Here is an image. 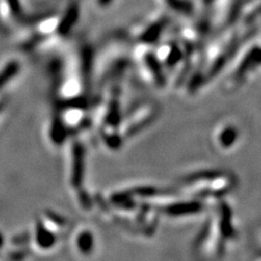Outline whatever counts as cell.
I'll return each instance as SVG.
<instances>
[{
  "mask_svg": "<svg viewBox=\"0 0 261 261\" xmlns=\"http://www.w3.org/2000/svg\"><path fill=\"white\" fill-rule=\"evenodd\" d=\"M193 244L194 255L202 260L223 258L239 236L235 215L225 199L212 202Z\"/></svg>",
  "mask_w": 261,
  "mask_h": 261,
  "instance_id": "obj_1",
  "label": "cell"
},
{
  "mask_svg": "<svg viewBox=\"0 0 261 261\" xmlns=\"http://www.w3.org/2000/svg\"><path fill=\"white\" fill-rule=\"evenodd\" d=\"M239 185V178L225 169H202L179 177L174 191L186 197L212 203L225 199Z\"/></svg>",
  "mask_w": 261,
  "mask_h": 261,
  "instance_id": "obj_2",
  "label": "cell"
},
{
  "mask_svg": "<svg viewBox=\"0 0 261 261\" xmlns=\"http://www.w3.org/2000/svg\"><path fill=\"white\" fill-rule=\"evenodd\" d=\"M261 71V44L252 43L236 47L223 70V87L235 92Z\"/></svg>",
  "mask_w": 261,
  "mask_h": 261,
  "instance_id": "obj_3",
  "label": "cell"
},
{
  "mask_svg": "<svg viewBox=\"0 0 261 261\" xmlns=\"http://www.w3.org/2000/svg\"><path fill=\"white\" fill-rule=\"evenodd\" d=\"M147 203L157 211L160 218L166 217V219L172 221H184L206 215L211 205L186 197L174 190L161 189L156 192Z\"/></svg>",
  "mask_w": 261,
  "mask_h": 261,
  "instance_id": "obj_4",
  "label": "cell"
},
{
  "mask_svg": "<svg viewBox=\"0 0 261 261\" xmlns=\"http://www.w3.org/2000/svg\"><path fill=\"white\" fill-rule=\"evenodd\" d=\"M141 63L146 75V80L150 85L157 89H162L168 86L166 72L160 64L156 53L147 49L142 55Z\"/></svg>",
  "mask_w": 261,
  "mask_h": 261,
  "instance_id": "obj_5",
  "label": "cell"
},
{
  "mask_svg": "<svg viewBox=\"0 0 261 261\" xmlns=\"http://www.w3.org/2000/svg\"><path fill=\"white\" fill-rule=\"evenodd\" d=\"M240 141V129L233 123L220 124L214 134V143L217 149L228 151L233 149Z\"/></svg>",
  "mask_w": 261,
  "mask_h": 261,
  "instance_id": "obj_6",
  "label": "cell"
},
{
  "mask_svg": "<svg viewBox=\"0 0 261 261\" xmlns=\"http://www.w3.org/2000/svg\"><path fill=\"white\" fill-rule=\"evenodd\" d=\"M85 151L83 146L80 143L73 145L72 149V171H71V182L72 185L80 187L84 177V163H85Z\"/></svg>",
  "mask_w": 261,
  "mask_h": 261,
  "instance_id": "obj_7",
  "label": "cell"
},
{
  "mask_svg": "<svg viewBox=\"0 0 261 261\" xmlns=\"http://www.w3.org/2000/svg\"><path fill=\"white\" fill-rule=\"evenodd\" d=\"M167 22L165 20H160L152 23L151 25L147 28L140 36L141 43L144 45H152L158 42L163 30L166 28Z\"/></svg>",
  "mask_w": 261,
  "mask_h": 261,
  "instance_id": "obj_8",
  "label": "cell"
},
{
  "mask_svg": "<svg viewBox=\"0 0 261 261\" xmlns=\"http://www.w3.org/2000/svg\"><path fill=\"white\" fill-rule=\"evenodd\" d=\"M79 18V7L73 4L71 5L67 12L64 13L62 20L60 21L59 25H58V32L61 35H67L68 33L72 30V28L74 27V24L76 23Z\"/></svg>",
  "mask_w": 261,
  "mask_h": 261,
  "instance_id": "obj_9",
  "label": "cell"
},
{
  "mask_svg": "<svg viewBox=\"0 0 261 261\" xmlns=\"http://www.w3.org/2000/svg\"><path fill=\"white\" fill-rule=\"evenodd\" d=\"M36 242L39 247L48 249L55 245L56 236L53 232L47 230L44 225L38 224L36 227Z\"/></svg>",
  "mask_w": 261,
  "mask_h": 261,
  "instance_id": "obj_10",
  "label": "cell"
},
{
  "mask_svg": "<svg viewBox=\"0 0 261 261\" xmlns=\"http://www.w3.org/2000/svg\"><path fill=\"white\" fill-rule=\"evenodd\" d=\"M106 122L113 128H117L122 122V113L120 109V103L117 99H113L110 102V106L106 116Z\"/></svg>",
  "mask_w": 261,
  "mask_h": 261,
  "instance_id": "obj_11",
  "label": "cell"
},
{
  "mask_svg": "<svg viewBox=\"0 0 261 261\" xmlns=\"http://www.w3.org/2000/svg\"><path fill=\"white\" fill-rule=\"evenodd\" d=\"M20 71V64L16 61L7 63L4 69L0 71V89H2L8 82H10Z\"/></svg>",
  "mask_w": 261,
  "mask_h": 261,
  "instance_id": "obj_12",
  "label": "cell"
},
{
  "mask_svg": "<svg viewBox=\"0 0 261 261\" xmlns=\"http://www.w3.org/2000/svg\"><path fill=\"white\" fill-rule=\"evenodd\" d=\"M76 244L79 249L84 252V254H89L94 247V236L89 231H84L80 233L76 240Z\"/></svg>",
  "mask_w": 261,
  "mask_h": 261,
  "instance_id": "obj_13",
  "label": "cell"
},
{
  "mask_svg": "<svg viewBox=\"0 0 261 261\" xmlns=\"http://www.w3.org/2000/svg\"><path fill=\"white\" fill-rule=\"evenodd\" d=\"M65 135H67V132H65V128L62 124V122L61 121H55L53 126H51V138H53V141L57 144H62L64 142Z\"/></svg>",
  "mask_w": 261,
  "mask_h": 261,
  "instance_id": "obj_14",
  "label": "cell"
},
{
  "mask_svg": "<svg viewBox=\"0 0 261 261\" xmlns=\"http://www.w3.org/2000/svg\"><path fill=\"white\" fill-rule=\"evenodd\" d=\"M254 244L258 259H261V224H259L254 232Z\"/></svg>",
  "mask_w": 261,
  "mask_h": 261,
  "instance_id": "obj_15",
  "label": "cell"
},
{
  "mask_svg": "<svg viewBox=\"0 0 261 261\" xmlns=\"http://www.w3.org/2000/svg\"><path fill=\"white\" fill-rule=\"evenodd\" d=\"M8 5H9L10 10L14 15L21 14V6L19 0H8Z\"/></svg>",
  "mask_w": 261,
  "mask_h": 261,
  "instance_id": "obj_16",
  "label": "cell"
},
{
  "mask_svg": "<svg viewBox=\"0 0 261 261\" xmlns=\"http://www.w3.org/2000/svg\"><path fill=\"white\" fill-rule=\"evenodd\" d=\"M112 3V0H98V4H99L100 6L105 7V6H108L109 4Z\"/></svg>",
  "mask_w": 261,
  "mask_h": 261,
  "instance_id": "obj_17",
  "label": "cell"
},
{
  "mask_svg": "<svg viewBox=\"0 0 261 261\" xmlns=\"http://www.w3.org/2000/svg\"><path fill=\"white\" fill-rule=\"evenodd\" d=\"M3 246H4V236L2 233H0V248H2Z\"/></svg>",
  "mask_w": 261,
  "mask_h": 261,
  "instance_id": "obj_18",
  "label": "cell"
},
{
  "mask_svg": "<svg viewBox=\"0 0 261 261\" xmlns=\"http://www.w3.org/2000/svg\"><path fill=\"white\" fill-rule=\"evenodd\" d=\"M203 2H205L206 4H211L212 2H214V0H203Z\"/></svg>",
  "mask_w": 261,
  "mask_h": 261,
  "instance_id": "obj_19",
  "label": "cell"
},
{
  "mask_svg": "<svg viewBox=\"0 0 261 261\" xmlns=\"http://www.w3.org/2000/svg\"><path fill=\"white\" fill-rule=\"evenodd\" d=\"M0 108H2V106H0Z\"/></svg>",
  "mask_w": 261,
  "mask_h": 261,
  "instance_id": "obj_20",
  "label": "cell"
}]
</instances>
